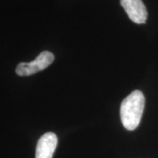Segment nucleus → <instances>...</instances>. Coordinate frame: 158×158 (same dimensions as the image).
Segmentation results:
<instances>
[{"label":"nucleus","mask_w":158,"mask_h":158,"mask_svg":"<svg viewBox=\"0 0 158 158\" xmlns=\"http://www.w3.org/2000/svg\"><path fill=\"white\" fill-rule=\"evenodd\" d=\"M58 143V138L54 133H46L38 140L35 158H52Z\"/></svg>","instance_id":"obj_4"},{"label":"nucleus","mask_w":158,"mask_h":158,"mask_svg":"<svg viewBox=\"0 0 158 158\" xmlns=\"http://www.w3.org/2000/svg\"><path fill=\"white\" fill-rule=\"evenodd\" d=\"M128 16L134 23H146L147 19V11L142 0H120Z\"/></svg>","instance_id":"obj_3"},{"label":"nucleus","mask_w":158,"mask_h":158,"mask_svg":"<svg viewBox=\"0 0 158 158\" xmlns=\"http://www.w3.org/2000/svg\"><path fill=\"white\" fill-rule=\"evenodd\" d=\"M145 106V98L142 92L135 90L124 99L120 107L122 123L126 129L134 130L139 125Z\"/></svg>","instance_id":"obj_1"},{"label":"nucleus","mask_w":158,"mask_h":158,"mask_svg":"<svg viewBox=\"0 0 158 158\" xmlns=\"http://www.w3.org/2000/svg\"><path fill=\"white\" fill-rule=\"evenodd\" d=\"M54 55L48 51L41 52L34 61L30 62H21L18 64L15 72L20 76H27L44 70L52 64Z\"/></svg>","instance_id":"obj_2"}]
</instances>
